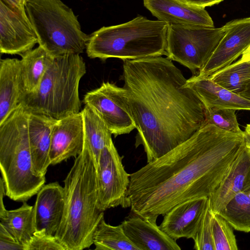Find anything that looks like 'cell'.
Wrapping results in <instances>:
<instances>
[{
  "label": "cell",
  "mask_w": 250,
  "mask_h": 250,
  "mask_svg": "<svg viewBox=\"0 0 250 250\" xmlns=\"http://www.w3.org/2000/svg\"><path fill=\"white\" fill-rule=\"evenodd\" d=\"M186 85L200 97L206 108H231L250 110V100L217 84L208 77L193 75Z\"/></svg>",
  "instance_id": "20"
},
{
  "label": "cell",
  "mask_w": 250,
  "mask_h": 250,
  "mask_svg": "<svg viewBox=\"0 0 250 250\" xmlns=\"http://www.w3.org/2000/svg\"><path fill=\"white\" fill-rule=\"evenodd\" d=\"M234 229L250 232V188L233 197L219 213Z\"/></svg>",
  "instance_id": "27"
},
{
  "label": "cell",
  "mask_w": 250,
  "mask_h": 250,
  "mask_svg": "<svg viewBox=\"0 0 250 250\" xmlns=\"http://www.w3.org/2000/svg\"><path fill=\"white\" fill-rule=\"evenodd\" d=\"M213 213L208 198V204L193 238L195 250H214L212 234Z\"/></svg>",
  "instance_id": "30"
},
{
  "label": "cell",
  "mask_w": 250,
  "mask_h": 250,
  "mask_svg": "<svg viewBox=\"0 0 250 250\" xmlns=\"http://www.w3.org/2000/svg\"><path fill=\"white\" fill-rule=\"evenodd\" d=\"M250 188V147L245 142L221 183L208 197L213 213H219L238 193Z\"/></svg>",
  "instance_id": "14"
},
{
  "label": "cell",
  "mask_w": 250,
  "mask_h": 250,
  "mask_svg": "<svg viewBox=\"0 0 250 250\" xmlns=\"http://www.w3.org/2000/svg\"><path fill=\"white\" fill-rule=\"evenodd\" d=\"M28 112V136L33 170L37 176H45L51 165V132L57 120L44 114Z\"/></svg>",
  "instance_id": "19"
},
{
  "label": "cell",
  "mask_w": 250,
  "mask_h": 250,
  "mask_svg": "<svg viewBox=\"0 0 250 250\" xmlns=\"http://www.w3.org/2000/svg\"><path fill=\"white\" fill-rule=\"evenodd\" d=\"M183 3L198 6L204 7L211 6L215 4H219L223 0H177Z\"/></svg>",
  "instance_id": "33"
},
{
  "label": "cell",
  "mask_w": 250,
  "mask_h": 250,
  "mask_svg": "<svg viewBox=\"0 0 250 250\" xmlns=\"http://www.w3.org/2000/svg\"><path fill=\"white\" fill-rule=\"evenodd\" d=\"M33 210L36 231L44 229L55 235L64 213L63 187L57 182L44 185L37 194Z\"/></svg>",
  "instance_id": "16"
},
{
  "label": "cell",
  "mask_w": 250,
  "mask_h": 250,
  "mask_svg": "<svg viewBox=\"0 0 250 250\" xmlns=\"http://www.w3.org/2000/svg\"><path fill=\"white\" fill-rule=\"evenodd\" d=\"M224 26V35L203 67L196 75L209 77L231 64L250 46V17L233 20Z\"/></svg>",
  "instance_id": "12"
},
{
  "label": "cell",
  "mask_w": 250,
  "mask_h": 250,
  "mask_svg": "<svg viewBox=\"0 0 250 250\" xmlns=\"http://www.w3.org/2000/svg\"><path fill=\"white\" fill-rule=\"evenodd\" d=\"M225 33V27L169 24L166 56L190 70L199 73Z\"/></svg>",
  "instance_id": "8"
},
{
  "label": "cell",
  "mask_w": 250,
  "mask_h": 250,
  "mask_svg": "<svg viewBox=\"0 0 250 250\" xmlns=\"http://www.w3.org/2000/svg\"><path fill=\"white\" fill-rule=\"evenodd\" d=\"M208 78L226 89L240 95L250 83V62L240 59Z\"/></svg>",
  "instance_id": "26"
},
{
  "label": "cell",
  "mask_w": 250,
  "mask_h": 250,
  "mask_svg": "<svg viewBox=\"0 0 250 250\" xmlns=\"http://www.w3.org/2000/svg\"><path fill=\"white\" fill-rule=\"evenodd\" d=\"M243 54H250V46L245 51Z\"/></svg>",
  "instance_id": "38"
},
{
  "label": "cell",
  "mask_w": 250,
  "mask_h": 250,
  "mask_svg": "<svg viewBox=\"0 0 250 250\" xmlns=\"http://www.w3.org/2000/svg\"><path fill=\"white\" fill-rule=\"evenodd\" d=\"M244 142L234 133L207 124L170 151L130 174L125 208L156 222L176 205L209 197Z\"/></svg>",
  "instance_id": "1"
},
{
  "label": "cell",
  "mask_w": 250,
  "mask_h": 250,
  "mask_svg": "<svg viewBox=\"0 0 250 250\" xmlns=\"http://www.w3.org/2000/svg\"><path fill=\"white\" fill-rule=\"evenodd\" d=\"M92 241L96 250H139L126 236L122 224L110 225L104 217L97 225Z\"/></svg>",
  "instance_id": "25"
},
{
  "label": "cell",
  "mask_w": 250,
  "mask_h": 250,
  "mask_svg": "<svg viewBox=\"0 0 250 250\" xmlns=\"http://www.w3.org/2000/svg\"><path fill=\"white\" fill-rule=\"evenodd\" d=\"M38 39L25 10L12 9L0 0V52L21 57Z\"/></svg>",
  "instance_id": "11"
},
{
  "label": "cell",
  "mask_w": 250,
  "mask_h": 250,
  "mask_svg": "<svg viewBox=\"0 0 250 250\" xmlns=\"http://www.w3.org/2000/svg\"><path fill=\"white\" fill-rule=\"evenodd\" d=\"M81 112L83 123L84 144L91 151L97 165L103 149L113 143L112 134L100 116L90 106L84 104Z\"/></svg>",
  "instance_id": "23"
},
{
  "label": "cell",
  "mask_w": 250,
  "mask_h": 250,
  "mask_svg": "<svg viewBox=\"0 0 250 250\" xmlns=\"http://www.w3.org/2000/svg\"><path fill=\"white\" fill-rule=\"evenodd\" d=\"M83 103L94 109L115 137L136 128L125 89L109 82L87 92Z\"/></svg>",
  "instance_id": "9"
},
{
  "label": "cell",
  "mask_w": 250,
  "mask_h": 250,
  "mask_svg": "<svg viewBox=\"0 0 250 250\" xmlns=\"http://www.w3.org/2000/svg\"><path fill=\"white\" fill-rule=\"evenodd\" d=\"M25 250H66L55 235L44 229L36 231L25 245Z\"/></svg>",
  "instance_id": "31"
},
{
  "label": "cell",
  "mask_w": 250,
  "mask_h": 250,
  "mask_svg": "<svg viewBox=\"0 0 250 250\" xmlns=\"http://www.w3.org/2000/svg\"><path fill=\"white\" fill-rule=\"evenodd\" d=\"M234 228L220 214L213 213L212 234L214 250H237Z\"/></svg>",
  "instance_id": "28"
},
{
  "label": "cell",
  "mask_w": 250,
  "mask_h": 250,
  "mask_svg": "<svg viewBox=\"0 0 250 250\" xmlns=\"http://www.w3.org/2000/svg\"><path fill=\"white\" fill-rule=\"evenodd\" d=\"M63 183L64 213L55 236L66 250L88 248L104 212L98 206L96 162L85 144Z\"/></svg>",
  "instance_id": "3"
},
{
  "label": "cell",
  "mask_w": 250,
  "mask_h": 250,
  "mask_svg": "<svg viewBox=\"0 0 250 250\" xmlns=\"http://www.w3.org/2000/svg\"><path fill=\"white\" fill-rule=\"evenodd\" d=\"M21 57L24 97L37 90L53 57L39 45Z\"/></svg>",
  "instance_id": "24"
},
{
  "label": "cell",
  "mask_w": 250,
  "mask_h": 250,
  "mask_svg": "<svg viewBox=\"0 0 250 250\" xmlns=\"http://www.w3.org/2000/svg\"><path fill=\"white\" fill-rule=\"evenodd\" d=\"M113 143L101 151L96 165L98 206L102 211L121 206L125 208L130 174L125 170L122 159Z\"/></svg>",
  "instance_id": "10"
},
{
  "label": "cell",
  "mask_w": 250,
  "mask_h": 250,
  "mask_svg": "<svg viewBox=\"0 0 250 250\" xmlns=\"http://www.w3.org/2000/svg\"><path fill=\"white\" fill-rule=\"evenodd\" d=\"M123 87L147 162L189 139L206 125L207 109L186 85L182 71L167 57L124 61Z\"/></svg>",
  "instance_id": "2"
},
{
  "label": "cell",
  "mask_w": 250,
  "mask_h": 250,
  "mask_svg": "<svg viewBox=\"0 0 250 250\" xmlns=\"http://www.w3.org/2000/svg\"><path fill=\"white\" fill-rule=\"evenodd\" d=\"M168 25L163 21L138 16L124 23L102 27L89 36L87 55L102 61L166 55Z\"/></svg>",
  "instance_id": "5"
},
{
  "label": "cell",
  "mask_w": 250,
  "mask_h": 250,
  "mask_svg": "<svg viewBox=\"0 0 250 250\" xmlns=\"http://www.w3.org/2000/svg\"><path fill=\"white\" fill-rule=\"evenodd\" d=\"M125 233L139 250H180L176 241L162 230L156 222L131 212L122 223Z\"/></svg>",
  "instance_id": "18"
},
{
  "label": "cell",
  "mask_w": 250,
  "mask_h": 250,
  "mask_svg": "<svg viewBox=\"0 0 250 250\" xmlns=\"http://www.w3.org/2000/svg\"><path fill=\"white\" fill-rule=\"evenodd\" d=\"M25 10L39 45L51 56L80 55L86 49L89 36L61 0H28Z\"/></svg>",
  "instance_id": "7"
},
{
  "label": "cell",
  "mask_w": 250,
  "mask_h": 250,
  "mask_svg": "<svg viewBox=\"0 0 250 250\" xmlns=\"http://www.w3.org/2000/svg\"><path fill=\"white\" fill-rule=\"evenodd\" d=\"M0 225L19 243L25 246L36 231L33 206L22 202L19 208H0Z\"/></svg>",
  "instance_id": "22"
},
{
  "label": "cell",
  "mask_w": 250,
  "mask_h": 250,
  "mask_svg": "<svg viewBox=\"0 0 250 250\" xmlns=\"http://www.w3.org/2000/svg\"><path fill=\"white\" fill-rule=\"evenodd\" d=\"M84 146L81 111L57 120L51 132L50 160L55 165L80 155Z\"/></svg>",
  "instance_id": "13"
},
{
  "label": "cell",
  "mask_w": 250,
  "mask_h": 250,
  "mask_svg": "<svg viewBox=\"0 0 250 250\" xmlns=\"http://www.w3.org/2000/svg\"><path fill=\"white\" fill-rule=\"evenodd\" d=\"M86 72L79 54L53 57L37 90L25 95L21 104L29 112L56 120L81 112L79 84Z\"/></svg>",
  "instance_id": "6"
},
{
  "label": "cell",
  "mask_w": 250,
  "mask_h": 250,
  "mask_svg": "<svg viewBox=\"0 0 250 250\" xmlns=\"http://www.w3.org/2000/svg\"><path fill=\"white\" fill-rule=\"evenodd\" d=\"M244 132L245 143L250 147V124L247 125Z\"/></svg>",
  "instance_id": "35"
},
{
  "label": "cell",
  "mask_w": 250,
  "mask_h": 250,
  "mask_svg": "<svg viewBox=\"0 0 250 250\" xmlns=\"http://www.w3.org/2000/svg\"><path fill=\"white\" fill-rule=\"evenodd\" d=\"M24 92L21 60H0V124L21 104Z\"/></svg>",
  "instance_id": "21"
},
{
  "label": "cell",
  "mask_w": 250,
  "mask_h": 250,
  "mask_svg": "<svg viewBox=\"0 0 250 250\" xmlns=\"http://www.w3.org/2000/svg\"><path fill=\"white\" fill-rule=\"evenodd\" d=\"M207 109L206 124L213 125L224 130L234 133L244 132L239 127L235 111L231 108H211Z\"/></svg>",
  "instance_id": "29"
},
{
  "label": "cell",
  "mask_w": 250,
  "mask_h": 250,
  "mask_svg": "<svg viewBox=\"0 0 250 250\" xmlns=\"http://www.w3.org/2000/svg\"><path fill=\"white\" fill-rule=\"evenodd\" d=\"M28 112L20 104L0 124V169L6 196L27 202L45 185L34 172L28 128Z\"/></svg>",
  "instance_id": "4"
},
{
  "label": "cell",
  "mask_w": 250,
  "mask_h": 250,
  "mask_svg": "<svg viewBox=\"0 0 250 250\" xmlns=\"http://www.w3.org/2000/svg\"><path fill=\"white\" fill-rule=\"evenodd\" d=\"M25 250V246L18 242L12 235L0 225V250Z\"/></svg>",
  "instance_id": "32"
},
{
  "label": "cell",
  "mask_w": 250,
  "mask_h": 250,
  "mask_svg": "<svg viewBox=\"0 0 250 250\" xmlns=\"http://www.w3.org/2000/svg\"><path fill=\"white\" fill-rule=\"evenodd\" d=\"M240 59L250 62V54H243Z\"/></svg>",
  "instance_id": "37"
},
{
  "label": "cell",
  "mask_w": 250,
  "mask_h": 250,
  "mask_svg": "<svg viewBox=\"0 0 250 250\" xmlns=\"http://www.w3.org/2000/svg\"><path fill=\"white\" fill-rule=\"evenodd\" d=\"M9 7L18 10H25L28 0H0Z\"/></svg>",
  "instance_id": "34"
},
{
  "label": "cell",
  "mask_w": 250,
  "mask_h": 250,
  "mask_svg": "<svg viewBox=\"0 0 250 250\" xmlns=\"http://www.w3.org/2000/svg\"><path fill=\"white\" fill-rule=\"evenodd\" d=\"M144 5L158 20L168 24L214 27L212 18L204 7L177 0H144Z\"/></svg>",
  "instance_id": "17"
},
{
  "label": "cell",
  "mask_w": 250,
  "mask_h": 250,
  "mask_svg": "<svg viewBox=\"0 0 250 250\" xmlns=\"http://www.w3.org/2000/svg\"><path fill=\"white\" fill-rule=\"evenodd\" d=\"M208 202V197H201L176 205L164 215L160 229L175 241L193 239Z\"/></svg>",
  "instance_id": "15"
},
{
  "label": "cell",
  "mask_w": 250,
  "mask_h": 250,
  "mask_svg": "<svg viewBox=\"0 0 250 250\" xmlns=\"http://www.w3.org/2000/svg\"><path fill=\"white\" fill-rule=\"evenodd\" d=\"M240 95L250 100V83L247 85L246 89L240 94Z\"/></svg>",
  "instance_id": "36"
}]
</instances>
